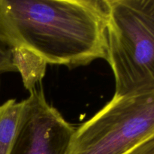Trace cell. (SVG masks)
Returning a JSON list of instances; mask_svg holds the SVG:
<instances>
[{
  "instance_id": "6da1fadb",
  "label": "cell",
  "mask_w": 154,
  "mask_h": 154,
  "mask_svg": "<svg viewBox=\"0 0 154 154\" xmlns=\"http://www.w3.org/2000/svg\"><path fill=\"white\" fill-rule=\"evenodd\" d=\"M108 18L107 0H0V30L14 50L46 64L106 60Z\"/></svg>"
},
{
  "instance_id": "7a4b0ae2",
  "label": "cell",
  "mask_w": 154,
  "mask_h": 154,
  "mask_svg": "<svg viewBox=\"0 0 154 154\" xmlns=\"http://www.w3.org/2000/svg\"><path fill=\"white\" fill-rule=\"evenodd\" d=\"M106 60L116 96L154 90V0H107Z\"/></svg>"
},
{
  "instance_id": "3957f363",
  "label": "cell",
  "mask_w": 154,
  "mask_h": 154,
  "mask_svg": "<svg viewBox=\"0 0 154 154\" xmlns=\"http://www.w3.org/2000/svg\"><path fill=\"white\" fill-rule=\"evenodd\" d=\"M154 136V90L113 99L75 129L68 154H127Z\"/></svg>"
},
{
  "instance_id": "277c9868",
  "label": "cell",
  "mask_w": 154,
  "mask_h": 154,
  "mask_svg": "<svg viewBox=\"0 0 154 154\" xmlns=\"http://www.w3.org/2000/svg\"><path fill=\"white\" fill-rule=\"evenodd\" d=\"M23 105L10 154H68L75 129L34 87Z\"/></svg>"
},
{
  "instance_id": "5b68a950",
  "label": "cell",
  "mask_w": 154,
  "mask_h": 154,
  "mask_svg": "<svg viewBox=\"0 0 154 154\" xmlns=\"http://www.w3.org/2000/svg\"><path fill=\"white\" fill-rule=\"evenodd\" d=\"M23 102L9 99L0 105V154H10Z\"/></svg>"
},
{
  "instance_id": "8992f818",
  "label": "cell",
  "mask_w": 154,
  "mask_h": 154,
  "mask_svg": "<svg viewBox=\"0 0 154 154\" xmlns=\"http://www.w3.org/2000/svg\"><path fill=\"white\" fill-rule=\"evenodd\" d=\"M17 72L14 59V50L0 30V74Z\"/></svg>"
},
{
  "instance_id": "52a82bcc",
  "label": "cell",
  "mask_w": 154,
  "mask_h": 154,
  "mask_svg": "<svg viewBox=\"0 0 154 154\" xmlns=\"http://www.w3.org/2000/svg\"><path fill=\"white\" fill-rule=\"evenodd\" d=\"M127 154H154V136L143 142Z\"/></svg>"
}]
</instances>
